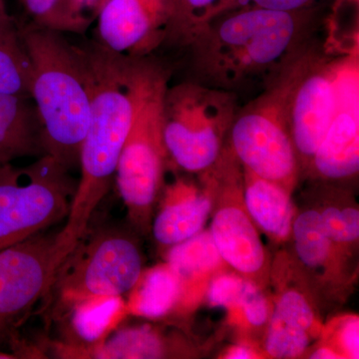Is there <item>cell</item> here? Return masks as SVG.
Here are the masks:
<instances>
[{"instance_id": "1", "label": "cell", "mask_w": 359, "mask_h": 359, "mask_svg": "<svg viewBox=\"0 0 359 359\" xmlns=\"http://www.w3.org/2000/svg\"><path fill=\"white\" fill-rule=\"evenodd\" d=\"M84 47L91 69L93 95L89 127L80 151L81 177L65 226L56 235L62 262L83 237L96 208L112 185L136 114L147 60L115 53L97 40Z\"/></svg>"}, {"instance_id": "2", "label": "cell", "mask_w": 359, "mask_h": 359, "mask_svg": "<svg viewBox=\"0 0 359 359\" xmlns=\"http://www.w3.org/2000/svg\"><path fill=\"white\" fill-rule=\"evenodd\" d=\"M318 11L245 7L217 16L187 45L195 81L233 93L266 86L311 41Z\"/></svg>"}, {"instance_id": "3", "label": "cell", "mask_w": 359, "mask_h": 359, "mask_svg": "<svg viewBox=\"0 0 359 359\" xmlns=\"http://www.w3.org/2000/svg\"><path fill=\"white\" fill-rule=\"evenodd\" d=\"M32 63L30 98L42 130L45 154L68 170L79 165L88 130L93 81L84 46L65 33L30 25L20 26Z\"/></svg>"}, {"instance_id": "4", "label": "cell", "mask_w": 359, "mask_h": 359, "mask_svg": "<svg viewBox=\"0 0 359 359\" xmlns=\"http://www.w3.org/2000/svg\"><path fill=\"white\" fill-rule=\"evenodd\" d=\"M169 73L146 60L133 124L116 170L118 191L132 223L147 228L164 176L168 156L163 136V99Z\"/></svg>"}, {"instance_id": "5", "label": "cell", "mask_w": 359, "mask_h": 359, "mask_svg": "<svg viewBox=\"0 0 359 359\" xmlns=\"http://www.w3.org/2000/svg\"><path fill=\"white\" fill-rule=\"evenodd\" d=\"M238 111L233 92L195 80L168 86L162 108L168 156L188 172L209 169L223 151Z\"/></svg>"}, {"instance_id": "6", "label": "cell", "mask_w": 359, "mask_h": 359, "mask_svg": "<svg viewBox=\"0 0 359 359\" xmlns=\"http://www.w3.org/2000/svg\"><path fill=\"white\" fill-rule=\"evenodd\" d=\"M294 78L292 60L261 95L238 111L230 131V147L244 169L289 191L299 172L287 117Z\"/></svg>"}, {"instance_id": "7", "label": "cell", "mask_w": 359, "mask_h": 359, "mask_svg": "<svg viewBox=\"0 0 359 359\" xmlns=\"http://www.w3.org/2000/svg\"><path fill=\"white\" fill-rule=\"evenodd\" d=\"M69 170L50 155L26 167L0 166V250L67 218L76 190Z\"/></svg>"}, {"instance_id": "8", "label": "cell", "mask_w": 359, "mask_h": 359, "mask_svg": "<svg viewBox=\"0 0 359 359\" xmlns=\"http://www.w3.org/2000/svg\"><path fill=\"white\" fill-rule=\"evenodd\" d=\"M141 273L140 250L126 231L88 228L59 266L51 290L66 309L90 297L126 294Z\"/></svg>"}, {"instance_id": "9", "label": "cell", "mask_w": 359, "mask_h": 359, "mask_svg": "<svg viewBox=\"0 0 359 359\" xmlns=\"http://www.w3.org/2000/svg\"><path fill=\"white\" fill-rule=\"evenodd\" d=\"M325 49L320 51L311 40L295 57L287 117L299 167L311 166L334 115L337 72L344 53L335 56L337 52Z\"/></svg>"}, {"instance_id": "10", "label": "cell", "mask_w": 359, "mask_h": 359, "mask_svg": "<svg viewBox=\"0 0 359 359\" xmlns=\"http://www.w3.org/2000/svg\"><path fill=\"white\" fill-rule=\"evenodd\" d=\"M61 264L55 236H33L0 250V342L15 330L39 299L48 294Z\"/></svg>"}, {"instance_id": "11", "label": "cell", "mask_w": 359, "mask_h": 359, "mask_svg": "<svg viewBox=\"0 0 359 359\" xmlns=\"http://www.w3.org/2000/svg\"><path fill=\"white\" fill-rule=\"evenodd\" d=\"M358 50L340 59L332 122L309 169L328 180L351 178L359 170Z\"/></svg>"}, {"instance_id": "12", "label": "cell", "mask_w": 359, "mask_h": 359, "mask_svg": "<svg viewBox=\"0 0 359 359\" xmlns=\"http://www.w3.org/2000/svg\"><path fill=\"white\" fill-rule=\"evenodd\" d=\"M171 0H111L97 20V41L110 51L145 57L164 43Z\"/></svg>"}, {"instance_id": "13", "label": "cell", "mask_w": 359, "mask_h": 359, "mask_svg": "<svg viewBox=\"0 0 359 359\" xmlns=\"http://www.w3.org/2000/svg\"><path fill=\"white\" fill-rule=\"evenodd\" d=\"M212 240L222 259L238 273L257 276L266 266V250L252 224L244 210L233 205L221 208L212 219Z\"/></svg>"}, {"instance_id": "14", "label": "cell", "mask_w": 359, "mask_h": 359, "mask_svg": "<svg viewBox=\"0 0 359 359\" xmlns=\"http://www.w3.org/2000/svg\"><path fill=\"white\" fill-rule=\"evenodd\" d=\"M314 313L306 297L295 290L280 295L271 314L266 353L275 358H295L306 351Z\"/></svg>"}, {"instance_id": "15", "label": "cell", "mask_w": 359, "mask_h": 359, "mask_svg": "<svg viewBox=\"0 0 359 359\" xmlns=\"http://www.w3.org/2000/svg\"><path fill=\"white\" fill-rule=\"evenodd\" d=\"M43 155L41 125L32 99L0 94V166Z\"/></svg>"}, {"instance_id": "16", "label": "cell", "mask_w": 359, "mask_h": 359, "mask_svg": "<svg viewBox=\"0 0 359 359\" xmlns=\"http://www.w3.org/2000/svg\"><path fill=\"white\" fill-rule=\"evenodd\" d=\"M211 199L177 183L168 192L167 203L156 217L153 233L163 245H175L202 231L211 214Z\"/></svg>"}, {"instance_id": "17", "label": "cell", "mask_w": 359, "mask_h": 359, "mask_svg": "<svg viewBox=\"0 0 359 359\" xmlns=\"http://www.w3.org/2000/svg\"><path fill=\"white\" fill-rule=\"evenodd\" d=\"M244 199L248 215L269 237L285 240L294 223L290 191L244 170Z\"/></svg>"}, {"instance_id": "18", "label": "cell", "mask_w": 359, "mask_h": 359, "mask_svg": "<svg viewBox=\"0 0 359 359\" xmlns=\"http://www.w3.org/2000/svg\"><path fill=\"white\" fill-rule=\"evenodd\" d=\"M68 311L70 346H89L99 344L115 332L128 313L122 295H97L71 304Z\"/></svg>"}, {"instance_id": "19", "label": "cell", "mask_w": 359, "mask_h": 359, "mask_svg": "<svg viewBox=\"0 0 359 359\" xmlns=\"http://www.w3.org/2000/svg\"><path fill=\"white\" fill-rule=\"evenodd\" d=\"M130 292L126 302L128 313L154 320L167 316L176 306L183 292V283L169 264H161L142 271Z\"/></svg>"}, {"instance_id": "20", "label": "cell", "mask_w": 359, "mask_h": 359, "mask_svg": "<svg viewBox=\"0 0 359 359\" xmlns=\"http://www.w3.org/2000/svg\"><path fill=\"white\" fill-rule=\"evenodd\" d=\"M32 63L14 21L0 28V94L29 97Z\"/></svg>"}, {"instance_id": "21", "label": "cell", "mask_w": 359, "mask_h": 359, "mask_svg": "<svg viewBox=\"0 0 359 359\" xmlns=\"http://www.w3.org/2000/svg\"><path fill=\"white\" fill-rule=\"evenodd\" d=\"M231 0H171L165 42L187 46L194 35L224 13Z\"/></svg>"}, {"instance_id": "22", "label": "cell", "mask_w": 359, "mask_h": 359, "mask_svg": "<svg viewBox=\"0 0 359 359\" xmlns=\"http://www.w3.org/2000/svg\"><path fill=\"white\" fill-rule=\"evenodd\" d=\"M221 261L210 231H200L194 237L172 245L167 256V264L178 273L182 283L216 269Z\"/></svg>"}, {"instance_id": "23", "label": "cell", "mask_w": 359, "mask_h": 359, "mask_svg": "<svg viewBox=\"0 0 359 359\" xmlns=\"http://www.w3.org/2000/svg\"><path fill=\"white\" fill-rule=\"evenodd\" d=\"M295 250L299 259L311 269L327 264L332 241L323 228L320 212L309 210L299 215L292 223Z\"/></svg>"}, {"instance_id": "24", "label": "cell", "mask_w": 359, "mask_h": 359, "mask_svg": "<svg viewBox=\"0 0 359 359\" xmlns=\"http://www.w3.org/2000/svg\"><path fill=\"white\" fill-rule=\"evenodd\" d=\"M33 25L61 33L79 34L65 8L66 0H20Z\"/></svg>"}, {"instance_id": "25", "label": "cell", "mask_w": 359, "mask_h": 359, "mask_svg": "<svg viewBox=\"0 0 359 359\" xmlns=\"http://www.w3.org/2000/svg\"><path fill=\"white\" fill-rule=\"evenodd\" d=\"M323 228L332 243L351 244L359 237V212L353 208L330 207L321 212Z\"/></svg>"}, {"instance_id": "26", "label": "cell", "mask_w": 359, "mask_h": 359, "mask_svg": "<svg viewBox=\"0 0 359 359\" xmlns=\"http://www.w3.org/2000/svg\"><path fill=\"white\" fill-rule=\"evenodd\" d=\"M245 280L235 275H223L212 280L208 299L212 306L231 308L240 306Z\"/></svg>"}, {"instance_id": "27", "label": "cell", "mask_w": 359, "mask_h": 359, "mask_svg": "<svg viewBox=\"0 0 359 359\" xmlns=\"http://www.w3.org/2000/svg\"><path fill=\"white\" fill-rule=\"evenodd\" d=\"M325 1L327 0H231L223 13L233 9L245 8V7H257V8L269 9V11L294 13V11L320 8Z\"/></svg>"}, {"instance_id": "28", "label": "cell", "mask_w": 359, "mask_h": 359, "mask_svg": "<svg viewBox=\"0 0 359 359\" xmlns=\"http://www.w3.org/2000/svg\"><path fill=\"white\" fill-rule=\"evenodd\" d=\"M111 0H66L65 8L79 34H85Z\"/></svg>"}, {"instance_id": "29", "label": "cell", "mask_w": 359, "mask_h": 359, "mask_svg": "<svg viewBox=\"0 0 359 359\" xmlns=\"http://www.w3.org/2000/svg\"><path fill=\"white\" fill-rule=\"evenodd\" d=\"M240 306L244 311L250 325L262 327L269 320V304L266 297L256 285L245 280L244 292Z\"/></svg>"}, {"instance_id": "30", "label": "cell", "mask_w": 359, "mask_h": 359, "mask_svg": "<svg viewBox=\"0 0 359 359\" xmlns=\"http://www.w3.org/2000/svg\"><path fill=\"white\" fill-rule=\"evenodd\" d=\"M339 337L340 344L347 355L351 358H358L359 323L358 318H351L344 323Z\"/></svg>"}, {"instance_id": "31", "label": "cell", "mask_w": 359, "mask_h": 359, "mask_svg": "<svg viewBox=\"0 0 359 359\" xmlns=\"http://www.w3.org/2000/svg\"><path fill=\"white\" fill-rule=\"evenodd\" d=\"M254 358V353L249 348L244 346L235 347L226 355V358L229 359H250Z\"/></svg>"}, {"instance_id": "32", "label": "cell", "mask_w": 359, "mask_h": 359, "mask_svg": "<svg viewBox=\"0 0 359 359\" xmlns=\"http://www.w3.org/2000/svg\"><path fill=\"white\" fill-rule=\"evenodd\" d=\"M311 358L313 359H334L340 358L339 354L332 351V348H327V347H321L318 351H314L311 354Z\"/></svg>"}, {"instance_id": "33", "label": "cell", "mask_w": 359, "mask_h": 359, "mask_svg": "<svg viewBox=\"0 0 359 359\" xmlns=\"http://www.w3.org/2000/svg\"><path fill=\"white\" fill-rule=\"evenodd\" d=\"M13 20V18L7 13L6 7L4 6V0H0V28L8 25Z\"/></svg>"}, {"instance_id": "34", "label": "cell", "mask_w": 359, "mask_h": 359, "mask_svg": "<svg viewBox=\"0 0 359 359\" xmlns=\"http://www.w3.org/2000/svg\"><path fill=\"white\" fill-rule=\"evenodd\" d=\"M13 358H16V356L14 355V354L1 353V351H0V359H13Z\"/></svg>"}]
</instances>
